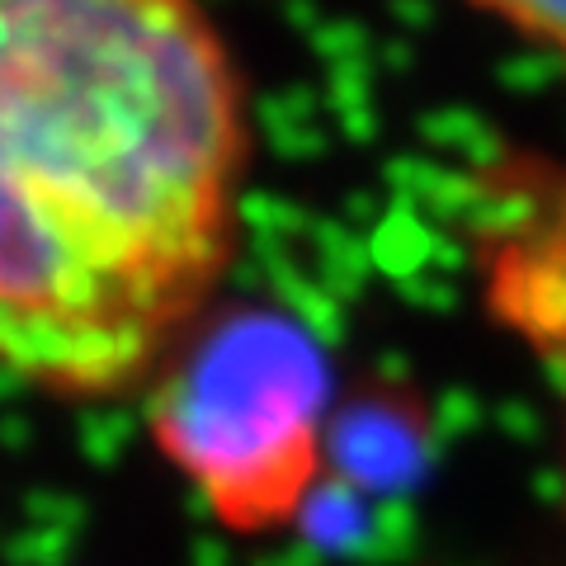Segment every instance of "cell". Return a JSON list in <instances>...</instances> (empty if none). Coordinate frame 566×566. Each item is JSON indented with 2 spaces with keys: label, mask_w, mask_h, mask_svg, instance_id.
<instances>
[{
  "label": "cell",
  "mask_w": 566,
  "mask_h": 566,
  "mask_svg": "<svg viewBox=\"0 0 566 566\" xmlns=\"http://www.w3.org/2000/svg\"><path fill=\"white\" fill-rule=\"evenodd\" d=\"M251 99L203 0H0V374L142 397L222 303Z\"/></svg>",
  "instance_id": "1"
},
{
  "label": "cell",
  "mask_w": 566,
  "mask_h": 566,
  "mask_svg": "<svg viewBox=\"0 0 566 566\" xmlns=\"http://www.w3.org/2000/svg\"><path fill=\"white\" fill-rule=\"evenodd\" d=\"M147 439L232 538L303 520L331 453V364L279 307L218 303L142 392Z\"/></svg>",
  "instance_id": "2"
},
{
  "label": "cell",
  "mask_w": 566,
  "mask_h": 566,
  "mask_svg": "<svg viewBox=\"0 0 566 566\" xmlns=\"http://www.w3.org/2000/svg\"><path fill=\"white\" fill-rule=\"evenodd\" d=\"M472 274L495 326L566 368V161L505 151L472 189Z\"/></svg>",
  "instance_id": "3"
},
{
  "label": "cell",
  "mask_w": 566,
  "mask_h": 566,
  "mask_svg": "<svg viewBox=\"0 0 566 566\" xmlns=\"http://www.w3.org/2000/svg\"><path fill=\"white\" fill-rule=\"evenodd\" d=\"M468 10L505 24L510 33L538 43L566 71V0H463Z\"/></svg>",
  "instance_id": "4"
}]
</instances>
